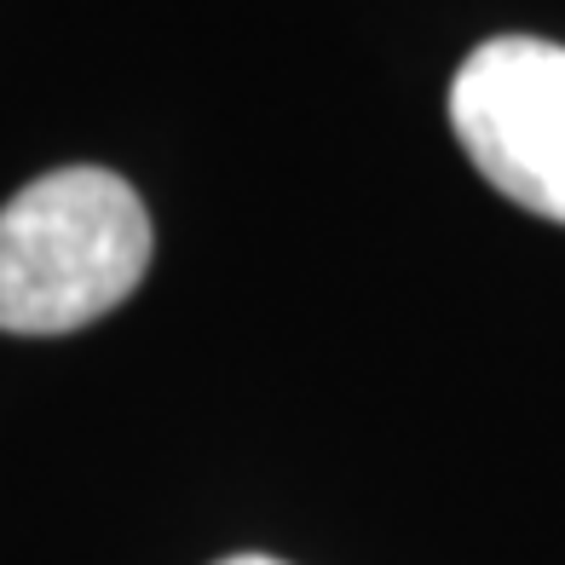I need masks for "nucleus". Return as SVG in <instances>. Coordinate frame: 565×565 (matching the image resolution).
Listing matches in <instances>:
<instances>
[{
  "instance_id": "nucleus-1",
  "label": "nucleus",
  "mask_w": 565,
  "mask_h": 565,
  "mask_svg": "<svg viewBox=\"0 0 565 565\" xmlns=\"http://www.w3.org/2000/svg\"><path fill=\"white\" fill-rule=\"evenodd\" d=\"M150 214L110 168H58L0 209V329L70 335L139 289Z\"/></svg>"
},
{
  "instance_id": "nucleus-2",
  "label": "nucleus",
  "mask_w": 565,
  "mask_h": 565,
  "mask_svg": "<svg viewBox=\"0 0 565 565\" xmlns=\"http://www.w3.org/2000/svg\"><path fill=\"white\" fill-rule=\"evenodd\" d=\"M450 127L508 202L565 225V46L536 35L473 46L450 82Z\"/></svg>"
},
{
  "instance_id": "nucleus-3",
  "label": "nucleus",
  "mask_w": 565,
  "mask_h": 565,
  "mask_svg": "<svg viewBox=\"0 0 565 565\" xmlns=\"http://www.w3.org/2000/svg\"><path fill=\"white\" fill-rule=\"evenodd\" d=\"M220 565H282V559H266V554H231V559H220Z\"/></svg>"
}]
</instances>
